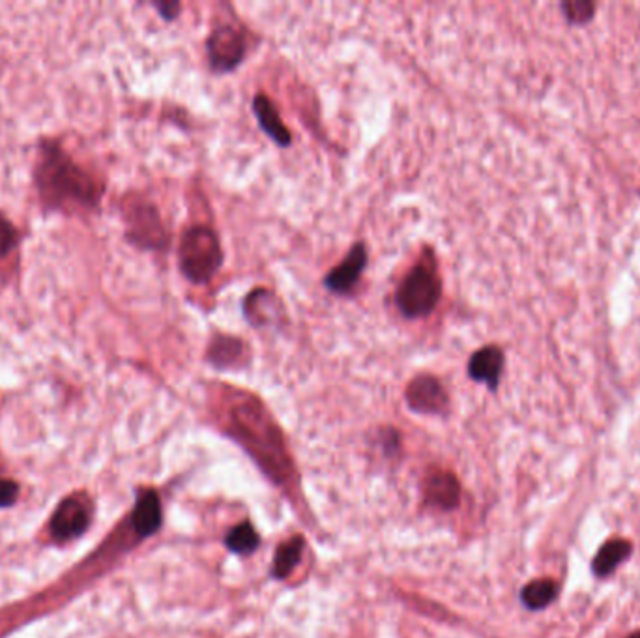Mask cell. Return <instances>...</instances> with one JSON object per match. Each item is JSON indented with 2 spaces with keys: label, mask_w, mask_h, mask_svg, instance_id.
I'll return each mask as SVG.
<instances>
[{
  "label": "cell",
  "mask_w": 640,
  "mask_h": 638,
  "mask_svg": "<svg viewBox=\"0 0 640 638\" xmlns=\"http://www.w3.org/2000/svg\"><path fill=\"white\" fill-rule=\"evenodd\" d=\"M246 36L233 27H219L208 38V57L218 73L233 72L246 57Z\"/></svg>",
  "instance_id": "obj_6"
},
{
  "label": "cell",
  "mask_w": 640,
  "mask_h": 638,
  "mask_svg": "<svg viewBox=\"0 0 640 638\" xmlns=\"http://www.w3.org/2000/svg\"><path fill=\"white\" fill-rule=\"evenodd\" d=\"M124 216L128 223V238L139 247L158 249L165 244L167 232L161 223L158 210L146 201L133 199L124 208Z\"/></svg>",
  "instance_id": "obj_5"
},
{
  "label": "cell",
  "mask_w": 640,
  "mask_h": 638,
  "mask_svg": "<svg viewBox=\"0 0 640 638\" xmlns=\"http://www.w3.org/2000/svg\"><path fill=\"white\" fill-rule=\"evenodd\" d=\"M36 186L45 204L55 208L98 206L103 188L55 143H44L36 167Z\"/></svg>",
  "instance_id": "obj_2"
},
{
  "label": "cell",
  "mask_w": 640,
  "mask_h": 638,
  "mask_svg": "<svg viewBox=\"0 0 640 638\" xmlns=\"http://www.w3.org/2000/svg\"><path fill=\"white\" fill-rule=\"evenodd\" d=\"M261 545V537L255 532L251 522H242L234 526L225 537V547L234 554H251Z\"/></svg>",
  "instance_id": "obj_18"
},
{
  "label": "cell",
  "mask_w": 640,
  "mask_h": 638,
  "mask_svg": "<svg viewBox=\"0 0 640 638\" xmlns=\"http://www.w3.org/2000/svg\"><path fill=\"white\" fill-rule=\"evenodd\" d=\"M161 502L154 491H143L137 498L133 511V528L141 537L152 536L160 530Z\"/></svg>",
  "instance_id": "obj_14"
},
{
  "label": "cell",
  "mask_w": 640,
  "mask_h": 638,
  "mask_svg": "<svg viewBox=\"0 0 640 638\" xmlns=\"http://www.w3.org/2000/svg\"><path fill=\"white\" fill-rule=\"evenodd\" d=\"M442 285L437 272V262L431 253L423 255L395 294V304L407 319L427 317L440 300Z\"/></svg>",
  "instance_id": "obj_3"
},
{
  "label": "cell",
  "mask_w": 640,
  "mask_h": 638,
  "mask_svg": "<svg viewBox=\"0 0 640 638\" xmlns=\"http://www.w3.org/2000/svg\"><path fill=\"white\" fill-rule=\"evenodd\" d=\"M556 584L553 580L530 582L523 590L524 605L528 609H543L556 597Z\"/></svg>",
  "instance_id": "obj_19"
},
{
  "label": "cell",
  "mask_w": 640,
  "mask_h": 638,
  "mask_svg": "<svg viewBox=\"0 0 640 638\" xmlns=\"http://www.w3.org/2000/svg\"><path fill=\"white\" fill-rule=\"evenodd\" d=\"M631 552V545L622 539L609 541L594 560V573L599 577H607L616 567L620 566V562H624Z\"/></svg>",
  "instance_id": "obj_17"
},
{
  "label": "cell",
  "mask_w": 640,
  "mask_h": 638,
  "mask_svg": "<svg viewBox=\"0 0 640 638\" xmlns=\"http://www.w3.org/2000/svg\"><path fill=\"white\" fill-rule=\"evenodd\" d=\"M17 238L19 236H17L14 225L8 219L0 216V259L14 251V247L17 246Z\"/></svg>",
  "instance_id": "obj_21"
},
{
  "label": "cell",
  "mask_w": 640,
  "mask_h": 638,
  "mask_svg": "<svg viewBox=\"0 0 640 638\" xmlns=\"http://www.w3.org/2000/svg\"><path fill=\"white\" fill-rule=\"evenodd\" d=\"M365 266H367V249L364 244H356L350 249L347 259L326 276L324 279L326 289L332 290L335 294H347L356 287L358 279L364 274Z\"/></svg>",
  "instance_id": "obj_9"
},
{
  "label": "cell",
  "mask_w": 640,
  "mask_h": 638,
  "mask_svg": "<svg viewBox=\"0 0 640 638\" xmlns=\"http://www.w3.org/2000/svg\"><path fill=\"white\" fill-rule=\"evenodd\" d=\"M562 10L568 17V21L575 23V25H582V23H588L594 17L596 4L588 2V0H575V2H564Z\"/></svg>",
  "instance_id": "obj_20"
},
{
  "label": "cell",
  "mask_w": 640,
  "mask_h": 638,
  "mask_svg": "<svg viewBox=\"0 0 640 638\" xmlns=\"http://www.w3.org/2000/svg\"><path fill=\"white\" fill-rule=\"evenodd\" d=\"M407 405L418 414H444L450 405V397L438 378L420 375L408 384Z\"/></svg>",
  "instance_id": "obj_7"
},
{
  "label": "cell",
  "mask_w": 640,
  "mask_h": 638,
  "mask_svg": "<svg viewBox=\"0 0 640 638\" xmlns=\"http://www.w3.org/2000/svg\"><path fill=\"white\" fill-rule=\"evenodd\" d=\"M221 423L229 436L259 463L264 474L281 487L294 485V466L283 435L270 412L251 393L225 388L221 395Z\"/></svg>",
  "instance_id": "obj_1"
},
{
  "label": "cell",
  "mask_w": 640,
  "mask_h": 638,
  "mask_svg": "<svg viewBox=\"0 0 640 638\" xmlns=\"http://www.w3.org/2000/svg\"><path fill=\"white\" fill-rule=\"evenodd\" d=\"M90 504L85 496L66 498L51 519V534L57 541H68L87 530Z\"/></svg>",
  "instance_id": "obj_8"
},
{
  "label": "cell",
  "mask_w": 640,
  "mask_h": 638,
  "mask_svg": "<svg viewBox=\"0 0 640 638\" xmlns=\"http://www.w3.org/2000/svg\"><path fill=\"white\" fill-rule=\"evenodd\" d=\"M427 502L440 509H453L459 504L461 487L459 481L446 470H437L427 478L425 485Z\"/></svg>",
  "instance_id": "obj_12"
},
{
  "label": "cell",
  "mask_w": 640,
  "mask_h": 638,
  "mask_svg": "<svg viewBox=\"0 0 640 638\" xmlns=\"http://www.w3.org/2000/svg\"><path fill=\"white\" fill-rule=\"evenodd\" d=\"M302 552H304V539L300 536L291 537L285 543H281L274 556L272 577L279 580L287 579L294 571V567L300 564Z\"/></svg>",
  "instance_id": "obj_16"
},
{
  "label": "cell",
  "mask_w": 640,
  "mask_h": 638,
  "mask_svg": "<svg viewBox=\"0 0 640 638\" xmlns=\"http://www.w3.org/2000/svg\"><path fill=\"white\" fill-rule=\"evenodd\" d=\"M156 8L160 10V14L163 15L167 21L175 19L178 12H180V4H178V2H160V4H156Z\"/></svg>",
  "instance_id": "obj_23"
},
{
  "label": "cell",
  "mask_w": 640,
  "mask_h": 638,
  "mask_svg": "<svg viewBox=\"0 0 640 638\" xmlns=\"http://www.w3.org/2000/svg\"><path fill=\"white\" fill-rule=\"evenodd\" d=\"M178 261L182 274L191 283H206L218 274L223 262V251L219 244L218 234L210 227H191L184 232Z\"/></svg>",
  "instance_id": "obj_4"
},
{
  "label": "cell",
  "mask_w": 640,
  "mask_h": 638,
  "mask_svg": "<svg viewBox=\"0 0 640 638\" xmlns=\"http://www.w3.org/2000/svg\"><path fill=\"white\" fill-rule=\"evenodd\" d=\"M629 638H640V633H635V635H631Z\"/></svg>",
  "instance_id": "obj_24"
},
{
  "label": "cell",
  "mask_w": 640,
  "mask_h": 638,
  "mask_svg": "<svg viewBox=\"0 0 640 638\" xmlns=\"http://www.w3.org/2000/svg\"><path fill=\"white\" fill-rule=\"evenodd\" d=\"M244 313L253 326H272L283 317V305L274 292L257 289L246 298Z\"/></svg>",
  "instance_id": "obj_11"
},
{
  "label": "cell",
  "mask_w": 640,
  "mask_h": 638,
  "mask_svg": "<svg viewBox=\"0 0 640 638\" xmlns=\"http://www.w3.org/2000/svg\"><path fill=\"white\" fill-rule=\"evenodd\" d=\"M19 494V487L10 479H0V508L12 506Z\"/></svg>",
  "instance_id": "obj_22"
},
{
  "label": "cell",
  "mask_w": 640,
  "mask_h": 638,
  "mask_svg": "<svg viewBox=\"0 0 640 638\" xmlns=\"http://www.w3.org/2000/svg\"><path fill=\"white\" fill-rule=\"evenodd\" d=\"M253 111L255 116L259 120V126L262 131L272 139L276 141L279 146H289L292 143V135L289 128L283 124L281 116L277 113L276 107L272 100L264 94H257L255 100H253Z\"/></svg>",
  "instance_id": "obj_13"
},
{
  "label": "cell",
  "mask_w": 640,
  "mask_h": 638,
  "mask_svg": "<svg viewBox=\"0 0 640 638\" xmlns=\"http://www.w3.org/2000/svg\"><path fill=\"white\" fill-rule=\"evenodd\" d=\"M246 345L233 335H216L208 347V360L216 367H233L244 358Z\"/></svg>",
  "instance_id": "obj_15"
},
{
  "label": "cell",
  "mask_w": 640,
  "mask_h": 638,
  "mask_svg": "<svg viewBox=\"0 0 640 638\" xmlns=\"http://www.w3.org/2000/svg\"><path fill=\"white\" fill-rule=\"evenodd\" d=\"M502 369H504V352L493 345L480 348L468 363L470 378L487 384L491 390H496Z\"/></svg>",
  "instance_id": "obj_10"
}]
</instances>
